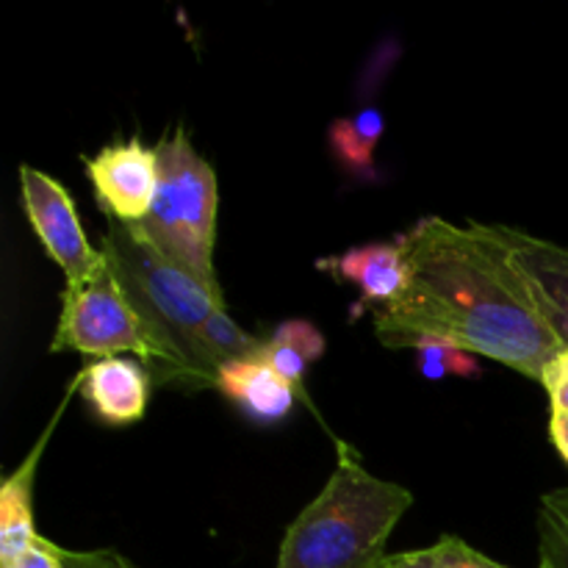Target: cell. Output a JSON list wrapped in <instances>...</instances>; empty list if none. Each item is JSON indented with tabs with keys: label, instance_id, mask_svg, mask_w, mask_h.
Instances as JSON below:
<instances>
[{
	"label": "cell",
	"instance_id": "1",
	"mask_svg": "<svg viewBox=\"0 0 568 568\" xmlns=\"http://www.w3.org/2000/svg\"><path fill=\"white\" fill-rule=\"evenodd\" d=\"M403 244L408 288L375 308L377 342L414 349L425 338H442L544 381L547 366L566 349L544 322L494 225L460 227L425 216L403 233Z\"/></svg>",
	"mask_w": 568,
	"mask_h": 568
},
{
	"label": "cell",
	"instance_id": "2",
	"mask_svg": "<svg viewBox=\"0 0 568 568\" xmlns=\"http://www.w3.org/2000/svg\"><path fill=\"white\" fill-rule=\"evenodd\" d=\"M100 253L142 320L153 381L183 392L216 388L220 369L203 347V327L225 303L120 222L109 225Z\"/></svg>",
	"mask_w": 568,
	"mask_h": 568
},
{
	"label": "cell",
	"instance_id": "3",
	"mask_svg": "<svg viewBox=\"0 0 568 568\" xmlns=\"http://www.w3.org/2000/svg\"><path fill=\"white\" fill-rule=\"evenodd\" d=\"M325 488L283 532L275 568H386V544L414 494L381 480L347 442Z\"/></svg>",
	"mask_w": 568,
	"mask_h": 568
},
{
	"label": "cell",
	"instance_id": "4",
	"mask_svg": "<svg viewBox=\"0 0 568 568\" xmlns=\"http://www.w3.org/2000/svg\"><path fill=\"white\" fill-rule=\"evenodd\" d=\"M159 192L153 209L139 225H128L159 250L166 261L197 277L216 300L225 303L214 272L216 209L220 183L216 172L194 150L181 125L166 133L159 144Z\"/></svg>",
	"mask_w": 568,
	"mask_h": 568
},
{
	"label": "cell",
	"instance_id": "5",
	"mask_svg": "<svg viewBox=\"0 0 568 568\" xmlns=\"http://www.w3.org/2000/svg\"><path fill=\"white\" fill-rule=\"evenodd\" d=\"M105 258V255H103ZM81 353L103 358L136 355L150 364V342L142 320L105 264L103 272L81 286L61 292V316L50 353Z\"/></svg>",
	"mask_w": 568,
	"mask_h": 568
},
{
	"label": "cell",
	"instance_id": "6",
	"mask_svg": "<svg viewBox=\"0 0 568 568\" xmlns=\"http://www.w3.org/2000/svg\"><path fill=\"white\" fill-rule=\"evenodd\" d=\"M20 197L44 253L64 272L67 286H81L105 270L103 253L89 244L75 203L55 178L22 164Z\"/></svg>",
	"mask_w": 568,
	"mask_h": 568
},
{
	"label": "cell",
	"instance_id": "7",
	"mask_svg": "<svg viewBox=\"0 0 568 568\" xmlns=\"http://www.w3.org/2000/svg\"><path fill=\"white\" fill-rule=\"evenodd\" d=\"M100 209L111 222L139 225L153 209L159 192V153L139 139L105 144L83 161Z\"/></svg>",
	"mask_w": 568,
	"mask_h": 568
},
{
	"label": "cell",
	"instance_id": "8",
	"mask_svg": "<svg viewBox=\"0 0 568 568\" xmlns=\"http://www.w3.org/2000/svg\"><path fill=\"white\" fill-rule=\"evenodd\" d=\"M494 231L525 277L549 331L568 349V247L508 225H494Z\"/></svg>",
	"mask_w": 568,
	"mask_h": 568
},
{
	"label": "cell",
	"instance_id": "9",
	"mask_svg": "<svg viewBox=\"0 0 568 568\" xmlns=\"http://www.w3.org/2000/svg\"><path fill=\"white\" fill-rule=\"evenodd\" d=\"M320 266L358 288L361 300L353 305V316L364 314L366 305H372L375 311L394 303L408 288L410 277L403 236H397L394 242H372L364 247H353L336 258H322Z\"/></svg>",
	"mask_w": 568,
	"mask_h": 568
},
{
	"label": "cell",
	"instance_id": "10",
	"mask_svg": "<svg viewBox=\"0 0 568 568\" xmlns=\"http://www.w3.org/2000/svg\"><path fill=\"white\" fill-rule=\"evenodd\" d=\"M150 369L133 358H103L78 375V388L105 425H133L144 416L150 399Z\"/></svg>",
	"mask_w": 568,
	"mask_h": 568
},
{
	"label": "cell",
	"instance_id": "11",
	"mask_svg": "<svg viewBox=\"0 0 568 568\" xmlns=\"http://www.w3.org/2000/svg\"><path fill=\"white\" fill-rule=\"evenodd\" d=\"M216 388L258 425H275L294 408L297 388L283 381L261 355L231 361L216 375Z\"/></svg>",
	"mask_w": 568,
	"mask_h": 568
},
{
	"label": "cell",
	"instance_id": "12",
	"mask_svg": "<svg viewBox=\"0 0 568 568\" xmlns=\"http://www.w3.org/2000/svg\"><path fill=\"white\" fill-rule=\"evenodd\" d=\"M59 414L53 416L44 436L39 438L37 447L28 453L20 469L9 475L0 486V564L22 558L33 544L39 541L37 525H33V477H37V464L44 453L50 433H53Z\"/></svg>",
	"mask_w": 568,
	"mask_h": 568
},
{
	"label": "cell",
	"instance_id": "13",
	"mask_svg": "<svg viewBox=\"0 0 568 568\" xmlns=\"http://www.w3.org/2000/svg\"><path fill=\"white\" fill-rule=\"evenodd\" d=\"M325 355V336L316 325L305 320H288L275 327L270 338L264 342L261 358L300 392L305 372L311 364Z\"/></svg>",
	"mask_w": 568,
	"mask_h": 568
},
{
	"label": "cell",
	"instance_id": "14",
	"mask_svg": "<svg viewBox=\"0 0 568 568\" xmlns=\"http://www.w3.org/2000/svg\"><path fill=\"white\" fill-rule=\"evenodd\" d=\"M386 120L381 109H361L358 114L342 116L331 125L327 142L333 155L347 166L353 175H375V150L381 144Z\"/></svg>",
	"mask_w": 568,
	"mask_h": 568
},
{
	"label": "cell",
	"instance_id": "15",
	"mask_svg": "<svg viewBox=\"0 0 568 568\" xmlns=\"http://www.w3.org/2000/svg\"><path fill=\"white\" fill-rule=\"evenodd\" d=\"M386 568H510L477 552L458 536H442L433 547L388 555Z\"/></svg>",
	"mask_w": 568,
	"mask_h": 568
},
{
	"label": "cell",
	"instance_id": "16",
	"mask_svg": "<svg viewBox=\"0 0 568 568\" xmlns=\"http://www.w3.org/2000/svg\"><path fill=\"white\" fill-rule=\"evenodd\" d=\"M538 568H568V488L541 497L538 505Z\"/></svg>",
	"mask_w": 568,
	"mask_h": 568
},
{
	"label": "cell",
	"instance_id": "17",
	"mask_svg": "<svg viewBox=\"0 0 568 568\" xmlns=\"http://www.w3.org/2000/svg\"><path fill=\"white\" fill-rule=\"evenodd\" d=\"M264 342L266 338H258L253 336V333L242 331V327L227 316L225 308L214 311L203 327V347L216 369H222V366L231 364V361L255 358V355H261V349H264Z\"/></svg>",
	"mask_w": 568,
	"mask_h": 568
},
{
	"label": "cell",
	"instance_id": "18",
	"mask_svg": "<svg viewBox=\"0 0 568 568\" xmlns=\"http://www.w3.org/2000/svg\"><path fill=\"white\" fill-rule=\"evenodd\" d=\"M416 366L427 381H442V377H477L480 375V364L477 355L466 353L464 347L453 342H442V338H425L416 344Z\"/></svg>",
	"mask_w": 568,
	"mask_h": 568
},
{
	"label": "cell",
	"instance_id": "19",
	"mask_svg": "<svg viewBox=\"0 0 568 568\" xmlns=\"http://www.w3.org/2000/svg\"><path fill=\"white\" fill-rule=\"evenodd\" d=\"M541 386L549 394V436L568 464V349L547 366Z\"/></svg>",
	"mask_w": 568,
	"mask_h": 568
},
{
	"label": "cell",
	"instance_id": "20",
	"mask_svg": "<svg viewBox=\"0 0 568 568\" xmlns=\"http://www.w3.org/2000/svg\"><path fill=\"white\" fill-rule=\"evenodd\" d=\"M61 560L64 568H139L133 560H128L125 555L114 552V549H94V552H70V549H61Z\"/></svg>",
	"mask_w": 568,
	"mask_h": 568
},
{
	"label": "cell",
	"instance_id": "21",
	"mask_svg": "<svg viewBox=\"0 0 568 568\" xmlns=\"http://www.w3.org/2000/svg\"><path fill=\"white\" fill-rule=\"evenodd\" d=\"M0 568H64V560H61L55 544H50L48 538H39L22 558L11 560V564H0Z\"/></svg>",
	"mask_w": 568,
	"mask_h": 568
}]
</instances>
